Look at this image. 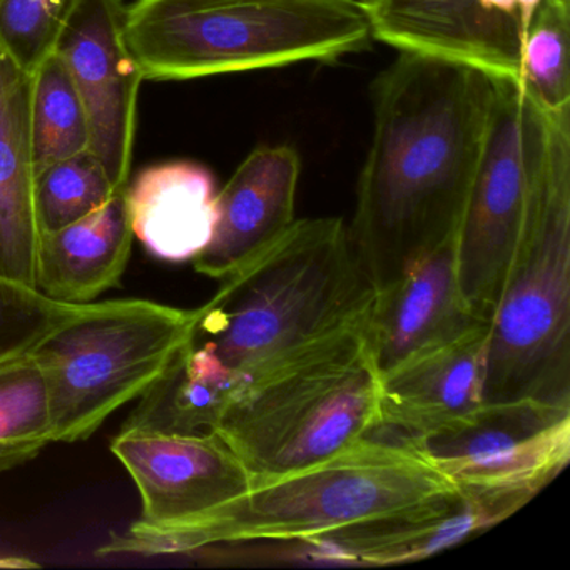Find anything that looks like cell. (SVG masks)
Listing matches in <instances>:
<instances>
[{
  "mask_svg": "<svg viewBox=\"0 0 570 570\" xmlns=\"http://www.w3.org/2000/svg\"><path fill=\"white\" fill-rule=\"evenodd\" d=\"M570 0H542L520 52V86L542 111L570 109Z\"/></svg>",
  "mask_w": 570,
  "mask_h": 570,
  "instance_id": "obj_23",
  "label": "cell"
},
{
  "mask_svg": "<svg viewBox=\"0 0 570 570\" xmlns=\"http://www.w3.org/2000/svg\"><path fill=\"white\" fill-rule=\"evenodd\" d=\"M195 309L149 299L88 303L32 352L48 379L55 442L88 440L139 399L188 342Z\"/></svg>",
  "mask_w": 570,
  "mask_h": 570,
  "instance_id": "obj_7",
  "label": "cell"
},
{
  "mask_svg": "<svg viewBox=\"0 0 570 570\" xmlns=\"http://www.w3.org/2000/svg\"><path fill=\"white\" fill-rule=\"evenodd\" d=\"M363 323L272 366L229 403L216 433L253 482L315 465L375 435L380 372Z\"/></svg>",
  "mask_w": 570,
  "mask_h": 570,
  "instance_id": "obj_6",
  "label": "cell"
},
{
  "mask_svg": "<svg viewBox=\"0 0 570 570\" xmlns=\"http://www.w3.org/2000/svg\"><path fill=\"white\" fill-rule=\"evenodd\" d=\"M375 293L342 219H295L195 309L189 342L212 350L246 386L362 325Z\"/></svg>",
  "mask_w": 570,
  "mask_h": 570,
  "instance_id": "obj_2",
  "label": "cell"
},
{
  "mask_svg": "<svg viewBox=\"0 0 570 570\" xmlns=\"http://www.w3.org/2000/svg\"><path fill=\"white\" fill-rule=\"evenodd\" d=\"M363 6L375 41L520 82L519 22L489 14L476 0H372Z\"/></svg>",
  "mask_w": 570,
  "mask_h": 570,
  "instance_id": "obj_14",
  "label": "cell"
},
{
  "mask_svg": "<svg viewBox=\"0 0 570 570\" xmlns=\"http://www.w3.org/2000/svg\"><path fill=\"white\" fill-rule=\"evenodd\" d=\"M455 489L403 442L368 436L350 449L252 489L206 519L171 532H112L99 556H176L216 543L306 542L386 519Z\"/></svg>",
  "mask_w": 570,
  "mask_h": 570,
  "instance_id": "obj_3",
  "label": "cell"
},
{
  "mask_svg": "<svg viewBox=\"0 0 570 570\" xmlns=\"http://www.w3.org/2000/svg\"><path fill=\"white\" fill-rule=\"evenodd\" d=\"M21 559L14 556H0V569H18Z\"/></svg>",
  "mask_w": 570,
  "mask_h": 570,
  "instance_id": "obj_29",
  "label": "cell"
},
{
  "mask_svg": "<svg viewBox=\"0 0 570 570\" xmlns=\"http://www.w3.org/2000/svg\"><path fill=\"white\" fill-rule=\"evenodd\" d=\"M122 191L91 151L55 163L36 175L35 198L41 235L65 228Z\"/></svg>",
  "mask_w": 570,
  "mask_h": 570,
  "instance_id": "obj_24",
  "label": "cell"
},
{
  "mask_svg": "<svg viewBox=\"0 0 570 570\" xmlns=\"http://www.w3.org/2000/svg\"><path fill=\"white\" fill-rule=\"evenodd\" d=\"M540 4H542V0H517V12H519L520 29H522L523 39H525L527 31H529L533 16H535Z\"/></svg>",
  "mask_w": 570,
  "mask_h": 570,
  "instance_id": "obj_28",
  "label": "cell"
},
{
  "mask_svg": "<svg viewBox=\"0 0 570 570\" xmlns=\"http://www.w3.org/2000/svg\"><path fill=\"white\" fill-rule=\"evenodd\" d=\"M216 195L212 171L198 163H161L142 169L126 186L135 238L156 258L193 262L212 242Z\"/></svg>",
  "mask_w": 570,
  "mask_h": 570,
  "instance_id": "obj_18",
  "label": "cell"
},
{
  "mask_svg": "<svg viewBox=\"0 0 570 570\" xmlns=\"http://www.w3.org/2000/svg\"><path fill=\"white\" fill-rule=\"evenodd\" d=\"M29 136L36 175L55 163L89 151L85 106L56 52L31 72Z\"/></svg>",
  "mask_w": 570,
  "mask_h": 570,
  "instance_id": "obj_22",
  "label": "cell"
},
{
  "mask_svg": "<svg viewBox=\"0 0 570 570\" xmlns=\"http://www.w3.org/2000/svg\"><path fill=\"white\" fill-rule=\"evenodd\" d=\"M487 336L489 323H482L383 373L376 432L393 433V440L415 439L475 412L483 403Z\"/></svg>",
  "mask_w": 570,
  "mask_h": 570,
  "instance_id": "obj_16",
  "label": "cell"
},
{
  "mask_svg": "<svg viewBox=\"0 0 570 570\" xmlns=\"http://www.w3.org/2000/svg\"><path fill=\"white\" fill-rule=\"evenodd\" d=\"M360 2H362V4H368V2H372V0H360Z\"/></svg>",
  "mask_w": 570,
  "mask_h": 570,
  "instance_id": "obj_30",
  "label": "cell"
},
{
  "mask_svg": "<svg viewBox=\"0 0 570 570\" xmlns=\"http://www.w3.org/2000/svg\"><path fill=\"white\" fill-rule=\"evenodd\" d=\"M455 487L532 500L570 459V405L537 400L482 403L453 425L399 440Z\"/></svg>",
  "mask_w": 570,
  "mask_h": 570,
  "instance_id": "obj_9",
  "label": "cell"
},
{
  "mask_svg": "<svg viewBox=\"0 0 570 570\" xmlns=\"http://www.w3.org/2000/svg\"><path fill=\"white\" fill-rule=\"evenodd\" d=\"M125 31L145 81L333 62L373 41L360 0H135Z\"/></svg>",
  "mask_w": 570,
  "mask_h": 570,
  "instance_id": "obj_4",
  "label": "cell"
},
{
  "mask_svg": "<svg viewBox=\"0 0 570 570\" xmlns=\"http://www.w3.org/2000/svg\"><path fill=\"white\" fill-rule=\"evenodd\" d=\"M302 161L289 146L255 149L216 195L209 245L193 259L208 278H228L275 243L295 223Z\"/></svg>",
  "mask_w": 570,
  "mask_h": 570,
  "instance_id": "obj_15",
  "label": "cell"
},
{
  "mask_svg": "<svg viewBox=\"0 0 570 570\" xmlns=\"http://www.w3.org/2000/svg\"><path fill=\"white\" fill-rule=\"evenodd\" d=\"M111 452L141 495V517L125 530L128 535L185 529L253 487L252 473L218 433L178 436L121 429Z\"/></svg>",
  "mask_w": 570,
  "mask_h": 570,
  "instance_id": "obj_11",
  "label": "cell"
},
{
  "mask_svg": "<svg viewBox=\"0 0 570 570\" xmlns=\"http://www.w3.org/2000/svg\"><path fill=\"white\" fill-rule=\"evenodd\" d=\"M476 2L489 14L497 16V18L512 19V21L520 24L517 0H476Z\"/></svg>",
  "mask_w": 570,
  "mask_h": 570,
  "instance_id": "obj_27",
  "label": "cell"
},
{
  "mask_svg": "<svg viewBox=\"0 0 570 570\" xmlns=\"http://www.w3.org/2000/svg\"><path fill=\"white\" fill-rule=\"evenodd\" d=\"M85 308L52 302L36 289L0 278V362L32 352Z\"/></svg>",
  "mask_w": 570,
  "mask_h": 570,
  "instance_id": "obj_26",
  "label": "cell"
},
{
  "mask_svg": "<svg viewBox=\"0 0 570 570\" xmlns=\"http://www.w3.org/2000/svg\"><path fill=\"white\" fill-rule=\"evenodd\" d=\"M482 323L460 292L452 238L375 293L363 335L382 376Z\"/></svg>",
  "mask_w": 570,
  "mask_h": 570,
  "instance_id": "obj_13",
  "label": "cell"
},
{
  "mask_svg": "<svg viewBox=\"0 0 570 570\" xmlns=\"http://www.w3.org/2000/svg\"><path fill=\"white\" fill-rule=\"evenodd\" d=\"M31 75L0 49V278L36 289L39 229L29 136Z\"/></svg>",
  "mask_w": 570,
  "mask_h": 570,
  "instance_id": "obj_19",
  "label": "cell"
},
{
  "mask_svg": "<svg viewBox=\"0 0 570 570\" xmlns=\"http://www.w3.org/2000/svg\"><path fill=\"white\" fill-rule=\"evenodd\" d=\"M243 386V380L212 350L193 345L188 338L165 372L139 396L122 430L212 435Z\"/></svg>",
  "mask_w": 570,
  "mask_h": 570,
  "instance_id": "obj_20",
  "label": "cell"
},
{
  "mask_svg": "<svg viewBox=\"0 0 570 570\" xmlns=\"http://www.w3.org/2000/svg\"><path fill=\"white\" fill-rule=\"evenodd\" d=\"M75 0H0V49L31 75L49 55Z\"/></svg>",
  "mask_w": 570,
  "mask_h": 570,
  "instance_id": "obj_25",
  "label": "cell"
},
{
  "mask_svg": "<svg viewBox=\"0 0 570 570\" xmlns=\"http://www.w3.org/2000/svg\"><path fill=\"white\" fill-rule=\"evenodd\" d=\"M547 153V116L512 79L495 78L475 176L455 236L470 312L490 323L525 226Z\"/></svg>",
  "mask_w": 570,
  "mask_h": 570,
  "instance_id": "obj_8",
  "label": "cell"
},
{
  "mask_svg": "<svg viewBox=\"0 0 570 570\" xmlns=\"http://www.w3.org/2000/svg\"><path fill=\"white\" fill-rule=\"evenodd\" d=\"M546 116V161L489 323L483 403L570 405V109Z\"/></svg>",
  "mask_w": 570,
  "mask_h": 570,
  "instance_id": "obj_5",
  "label": "cell"
},
{
  "mask_svg": "<svg viewBox=\"0 0 570 570\" xmlns=\"http://www.w3.org/2000/svg\"><path fill=\"white\" fill-rule=\"evenodd\" d=\"M55 443L45 366L35 352L0 362V473Z\"/></svg>",
  "mask_w": 570,
  "mask_h": 570,
  "instance_id": "obj_21",
  "label": "cell"
},
{
  "mask_svg": "<svg viewBox=\"0 0 570 570\" xmlns=\"http://www.w3.org/2000/svg\"><path fill=\"white\" fill-rule=\"evenodd\" d=\"M126 189L78 222L41 235L36 292L52 302L88 305L121 282L131 256Z\"/></svg>",
  "mask_w": 570,
  "mask_h": 570,
  "instance_id": "obj_17",
  "label": "cell"
},
{
  "mask_svg": "<svg viewBox=\"0 0 570 570\" xmlns=\"http://www.w3.org/2000/svg\"><path fill=\"white\" fill-rule=\"evenodd\" d=\"M529 502L519 493L455 487L396 515L296 543L312 549L313 556L343 563L416 562L492 529Z\"/></svg>",
  "mask_w": 570,
  "mask_h": 570,
  "instance_id": "obj_12",
  "label": "cell"
},
{
  "mask_svg": "<svg viewBox=\"0 0 570 570\" xmlns=\"http://www.w3.org/2000/svg\"><path fill=\"white\" fill-rule=\"evenodd\" d=\"M125 28L122 0H75L55 46L85 106L89 151L118 189H126L131 176L138 96L145 81Z\"/></svg>",
  "mask_w": 570,
  "mask_h": 570,
  "instance_id": "obj_10",
  "label": "cell"
},
{
  "mask_svg": "<svg viewBox=\"0 0 570 570\" xmlns=\"http://www.w3.org/2000/svg\"><path fill=\"white\" fill-rule=\"evenodd\" d=\"M495 78L400 52L373 82V138L350 242L375 292L455 238L475 176Z\"/></svg>",
  "mask_w": 570,
  "mask_h": 570,
  "instance_id": "obj_1",
  "label": "cell"
}]
</instances>
